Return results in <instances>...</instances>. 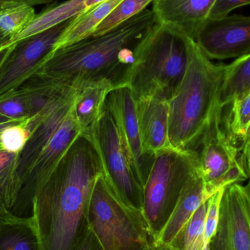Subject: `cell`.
<instances>
[{"label": "cell", "instance_id": "obj_19", "mask_svg": "<svg viewBox=\"0 0 250 250\" xmlns=\"http://www.w3.org/2000/svg\"><path fill=\"white\" fill-rule=\"evenodd\" d=\"M123 0H105L70 19L68 25L57 41L53 51L91 38L97 26Z\"/></svg>", "mask_w": 250, "mask_h": 250}, {"label": "cell", "instance_id": "obj_11", "mask_svg": "<svg viewBox=\"0 0 250 250\" xmlns=\"http://www.w3.org/2000/svg\"><path fill=\"white\" fill-rule=\"evenodd\" d=\"M208 250H250V184L223 188L218 222Z\"/></svg>", "mask_w": 250, "mask_h": 250}, {"label": "cell", "instance_id": "obj_1", "mask_svg": "<svg viewBox=\"0 0 250 250\" xmlns=\"http://www.w3.org/2000/svg\"><path fill=\"white\" fill-rule=\"evenodd\" d=\"M101 163L91 141L79 135L37 191L31 217L41 250H71L86 224Z\"/></svg>", "mask_w": 250, "mask_h": 250}, {"label": "cell", "instance_id": "obj_6", "mask_svg": "<svg viewBox=\"0 0 250 250\" xmlns=\"http://www.w3.org/2000/svg\"><path fill=\"white\" fill-rule=\"evenodd\" d=\"M200 167L195 149L173 147L156 154L143 187V211L157 244L187 181Z\"/></svg>", "mask_w": 250, "mask_h": 250}, {"label": "cell", "instance_id": "obj_22", "mask_svg": "<svg viewBox=\"0 0 250 250\" xmlns=\"http://www.w3.org/2000/svg\"><path fill=\"white\" fill-rule=\"evenodd\" d=\"M19 154L0 150V214H12L19 199L22 187Z\"/></svg>", "mask_w": 250, "mask_h": 250}, {"label": "cell", "instance_id": "obj_32", "mask_svg": "<svg viewBox=\"0 0 250 250\" xmlns=\"http://www.w3.org/2000/svg\"><path fill=\"white\" fill-rule=\"evenodd\" d=\"M12 48H13V45H10V46L4 47V48L0 49V67L4 62V60L8 55L9 53L11 51Z\"/></svg>", "mask_w": 250, "mask_h": 250}, {"label": "cell", "instance_id": "obj_18", "mask_svg": "<svg viewBox=\"0 0 250 250\" xmlns=\"http://www.w3.org/2000/svg\"><path fill=\"white\" fill-rule=\"evenodd\" d=\"M0 250H41L31 216L0 214Z\"/></svg>", "mask_w": 250, "mask_h": 250}, {"label": "cell", "instance_id": "obj_28", "mask_svg": "<svg viewBox=\"0 0 250 250\" xmlns=\"http://www.w3.org/2000/svg\"><path fill=\"white\" fill-rule=\"evenodd\" d=\"M26 120L16 122L6 126L0 134L1 149L19 154L29 138Z\"/></svg>", "mask_w": 250, "mask_h": 250}, {"label": "cell", "instance_id": "obj_25", "mask_svg": "<svg viewBox=\"0 0 250 250\" xmlns=\"http://www.w3.org/2000/svg\"><path fill=\"white\" fill-rule=\"evenodd\" d=\"M35 9L29 4H16L0 12V32L9 40L20 34L35 16Z\"/></svg>", "mask_w": 250, "mask_h": 250}, {"label": "cell", "instance_id": "obj_20", "mask_svg": "<svg viewBox=\"0 0 250 250\" xmlns=\"http://www.w3.org/2000/svg\"><path fill=\"white\" fill-rule=\"evenodd\" d=\"M85 1L86 0H68L58 5L45 9L39 14L35 15L28 26L20 34L9 40L5 46H10L22 40L38 35L70 20L85 11Z\"/></svg>", "mask_w": 250, "mask_h": 250}, {"label": "cell", "instance_id": "obj_35", "mask_svg": "<svg viewBox=\"0 0 250 250\" xmlns=\"http://www.w3.org/2000/svg\"><path fill=\"white\" fill-rule=\"evenodd\" d=\"M8 41L9 38H7V36L0 32V49L5 47L6 43H7Z\"/></svg>", "mask_w": 250, "mask_h": 250}, {"label": "cell", "instance_id": "obj_34", "mask_svg": "<svg viewBox=\"0 0 250 250\" xmlns=\"http://www.w3.org/2000/svg\"><path fill=\"white\" fill-rule=\"evenodd\" d=\"M153 250H176L169 245H157Z\"/></svg>", "mask_w": 250, "mask_h": 250}, {"label": "cell", "instance_id": "obj_3", "mask_svg": "<svg viewBox=\"0 0 250 250\" xmlns=\"http://www.w3.org/2000/svg\"><path fill=\"white\" fill-rule=\"evenodd\" d=\"M187 65L168 101V136L176 149H195L217 100L225 64L208 60L191 38H186Z\"/></svg>", "mask_w": 250, "mask_h": 250}, {"label": "cell", "instance_id": "obj_38", "mask_svg": "<svg viewBox=\"0 0 250 250\" xmlns=\"http://www.w3.org/2000/svg\"><path fill=\"white\" fill-rule=\"evenodd\" d=\"M7 7V6L4 5V4H0V12H1V10H2L3 8H4V7Z\"/></svg>", "mask_w": 250, "mask_h": 250}, {"label": "cell", "instance_id": "obj_8", "mask_svg": "<svg viewBox=\"0 0 250 250\" xmlns=\"http://www.w3.org/2000/svg\"><path fill=\"white\" fill-rule=\"evenodd\" d=\"M82 135L92 144L104 179L116 195L128 207L142 211L143 187L135 174L118 129L105 105L98 122Z\"/></svg>", "mask_w": 250, "mask_h": 250}, {"label": "cell", "instance_id": "obj_31", "mask_svg": "<svg viewBox=\"0 0 250 250\" xmlns=\"http://www.w3.org/2000/svg\"><path fill=\"white\" fill-rule=\"evenodd\" d=\"M71 250H104L93 232L85 225L77 241Z\"/></svg>", "mask_w": 250, "mask_h": 250}, {"label": "cell", "instance_id": "obj_17", "mask_svg": "<svg viewBox=\"0 0 250 250\" xmlns=\"http://www.w3.org/2000/svg\"><path fill=\"white\" fill-rule=\"evenodd\" d=\"M114 88L113 83L106 79L78 82L73 114L81 134L88 132L99 120L104 112L107 95Z\"/></svg>", "mask_w": 250, "mask_h": 250}, {"label": "cell", "instance_id": "obj_2", "mask_svg": "<svg viewBox=\"0 0 250 250\" xmlns=\"http://www.w3.org/2000/svg\"><path fill=\"white\" fill-rule=\"evenodd\" d=\"M145 9L110 32L53 51L35 75L65 83L109 80L123 86L135 59V49L157 23Z\"/></svg>", "mask_w": 250, "mask_h": 250}, {"label": "cell", "instance_id": "obj_30", "mask_svg": "<svg viewBox=\"0 0 250 250\" xmlns=\"http://www.w3.org/2000/svg\"><path fill=\"white\" fill-rule=\"evenodd\" d=\"M250 0H215L208 18H221L228 16L232 11L250 4Z\"/></svg>", "mask_w": 250, "mask_h": 250}, {"label": "cell", "instance_id": "obj_14", "mask_svg": "<svg viewBox=\"0 0 250 250\" xmlns=\"http://www.w3.org/2000/svg\"><path fill=\"white\" fill-rule=\"evenodd\" d=\"M136 119L142 148L147 155L172 146L168 136V101L160 97H147L135 101Z\"/></svg>", "mask_w": 250, "mask_h": 250}, {"label": "cell", "instance_id": "obj_27", "mask_svg": "<svg viewBox=\"0 0 250 250\" xmlns=\"http://www.w3.org/2000/svg\"><path fill=\"white\" fill-rule=\"evenodd\" d=\"M0 115L11 121H24L30 118V105L23 86L0 97Z\"/></svg>", "mask_w": 250, "mask_h": 250}, {"label": "cell", "instance_id": "obj_9", "mask_svg": "<svg viewBox=\"0 0 250 250\" xmlns=\"http://www.w3.org/2000/svg\"><path fill=\"white\" fill-rule=\"evenodd\" d=\"M77 82L63 83L40 114L27 119L29 138L19 154L18 173L22 185L36 160L73 108Z\"/></svg>", "mask_w": 250, "mask_h": 250}, {"label": "cell", "instance_id": "obj_5", "mask_svg": "<svg viewBox=\"0 0 250 250\" xmlns=\"http://www.w3.org/2000/svg\"><path fill=\"white\" fill-rule=\"evenodd\" d=\"M86 222L104 250H153L155 240L142 211L126 206L104 179L97 176Z\"/></svg>", "mask_w": 250, "mask_h": 250}, {"label": "cell", "instance_id": "obj_29", "mask_svg": "<svg viewBox=\"0 0 250 250\" xmlns=\"http://www.w3.org/2000/svg\"><path fill=\"white\" fill-rule=\"evenodd\" d=\"M223 189L217 191L208 198V207L205 214L204 234L207 242H209L217 226L219 217V208Z\"/></svg>", "mask_w": 250, "mask_h": 250}, {"label": "cell", "instance_id": "obj_21", "mask_svg": "<svg viewBox=\"0 0 250 250\" xmlns=\"http://www.w3.org/2000/svg\"><path fill=\"white\" fill-rule=\"evenodd\" d=\"M250 91V54L236 58L225 65L217 101L221 107Z\"/></svg>", "mask_w": 250, "mask_h": 250}, {"label": "cell", "instance_id": "obj_7", "mask_svg": "<svg viewBox=\"0 0 250 250\" xmlns=\"http://www.w3.org/2000/svg\"><path fill=\"white\" fill-rule=\"evenodd\" d=\"M222 112L223 107L216 100L195 148L208 199L217 191L232 184L242 183L250 177L242 160V150L250 139L238 145L223 128Z\"/></svg>", "mask_w": 250, "mask_h": 250}, {"label": "cell", "instance_id": "obj_13", "mask_svg": "<svg viewBox=\"0 0 250 250\" xmlns=\"http://www.w3.org/2000/svg\"><path fill=\"white\" fill-rule=\"evenodd\" d=\"M105 108L115 123L132 160L135 174L144 187L155 157L147 155L142 148L135 101L130 89L127 86L113 89L107 95Z\"/></svg>", "mask_w": 250, "mask_h": 250}, {"label": "cell", "instance_id": "obj_4", "mask_svg": "<svg viewBox=\"0 0 250 250\" xmlns=\"http://www.w3.org/2000/svg\"><path fill=\"white\" fill-rule=\"evenodd\" d=\"M123 86L135 101L160 97L167 101L182 82L187 65L186 37L157 22L135 49Z\"/></svg>", "mask_w": 250, "mask_h": 250}, {"label": "cell", "instance_id": "obj_26", "mask_svg": "<svg viewBox=\"0 0 250 250\" xmlns=\"http://www.w3.org/2000/svg\"><path fill=\"white\" fill-rule=\"evenodd\" d=\"M154 0H123L95 28L91 37L100 36L147 9Z\"/></svg>", "mask_w": 250, "mask_h": 250}, {"label": "cell", "instance_id": "obj_15", "mask_svg": "<svg viewBox=\"0 0 250 250\" xmlns=\"http://www.w3.org/2000/svg\"><path fill=\"white\" fill-rule=\"evenodd\" d=\"M215 0H154L151 10L159 23L195 39Z\"/></svg>", "mask_w": 250, "mask_h": 250}, {"label": "cell", "instance_id": "obj_36", "mask_svg": "<svg viewBox=\"0 0 250 250\" xmlns=\"http://www.w3.org/2000/svg\"><path fill=\"white\" fill-rule=\"evenodd\" d=\"M16 122L22 121H10L8 122V123H2V124H0V134H1V131H2L3 129H4V128L6 127V126H8V125H10V124H12V123H16ZM0 150H2L1 149V144H0Z\"/></svg>", "mask_w": 250, "mask_h": 250}, {"label": "cell", "instance_id": "obj_33", "mask_svg": "<svg viewBox=\"0 0 250 250\" xmlns=\"http://www.w3.org/2000/svg\"><path fill=\"white\" fill-rule=\"evenodd\" d=\"M104 1H105V0H86L85 2V10H88V9L91 8V7L97 5V4H100Z\"/></svg>", "mask_w": 250, "mask_h": 250}, {"label": "cell", "instance_id": "obj_23", "mask_svg": "<svg viewBox=\"0 0 250 250\" xmlns=\"http://www.w3.org/2000/svg\"><path fill=\"white\" fill-rule=\"evenodd\" d=\"M227 111L223 108L222 124L226 133L241 145L250 139V91L226 105Z\"/></svg>", "mask_w": 250, "mask_h": 250}, {"label": "cell", "instance_id": "obj_24", "mask_svg": "<svg viewBox=\"0 0 250 250\" xmlns=\"http://www.w3.org/2000/svg\"><path fill=\"white\" fill-rule=\"evenodd\" d=\"M208 201L205 200L201 204L169 245L176 250H209L204 234Z\"/></svg>", "mask_w": 250, "mask_h": 250}, {"label": "cell", "instance_id": "obj_16", "mask_svg": "<svg viewBox=\"0 0 250 250\" xmlns=\"http://www.w3.org/2000/svg\"><path fill=\"white\" fill-rule=\"evenodd\" d=\"M208 199L200 167L186 182L179 201L157 241V245H169L186 226L197 208Z\"/></svg>", "mask_w": 250, "mask_h": 250}, {"label": "cell", "instance_id": "obj_12", "mask_svg": "<svg viewBox=\"0 0 250 250\" xmlns=\"http://www.w3.org/2000/svg\"><path fill=\"white\" fill-rule=\"evenodd\" d=\"M194 41L210 60L236 59L250 54V18L237 14L208 18Z\"/></svg>", "mask_w": 250, "mask_h": 250}, {"label": "cell", "instance_id": "obj_10", "mask_svg": "<svg viewBox=\"0 0 250 250\" xmlns=\"http://www.w3.org/2000/svg\"><path fill=\"white\" fill-rule=\"evenodd\" d=\"M69 21L13 44L0 67V97L17 89L35 74L52 53Z\"/></svg>", "mask_w": 250, "mask_h": 250}, {"label": "cell", "instance_id": "obj_37", "mask_svg": "<svg viewBox=\"0 0 250 250\" xmlns=\"http://www.w3.org/2000/svg\"><path fill=\"white\" fill-rule=\"evenodd\" d=\"M11 120H7L5 117H2V116L0 115V124H2V123H8V122H10Z\"/></svg>", "mask_w": 250, "mask_h": 250}]
</instances>
